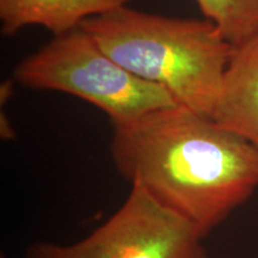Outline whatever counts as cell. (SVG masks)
<instances>
[{
	"label": "cell",
	"instance_id": "7",
	"mask_svg": "<svg viewBox=\"0 0 258 258\" xmlns=\"http://www.w3.org/2000/svg\"><path fill=\"white\" fill-rule=\"evenodd\" d=\"M233 47L258 36V0H194Z\"/></svg>",
	"mask_w": 258,
	"mask_h": 258
},
{
	"label": "cell",
	"instance_id": "5",
	"mask_svg": "<svg viewBox=\"0 0 258 258\" xmlns=\"http://www.w3.org/2000/svg\"><path fill=\"white\" fill-rule=\"evenodd\" d=\"M212 120L258 151V36L233 48Z\"/></svg>",
	"mask_w": 258,
	"mask_h": 258
},
{
	"label": "cell",
	"instance_id": "8",
	"mask_svg": "<svg viewBox=\"0 0 258 258\" xmlns=\"http://www.w3.org/2000/svg\"><path fill=\"white\" fill-rule=\"evenodd\" d=\"M2 258H4V257H2Z\"/></svg>",
	"mask_w": 258,
	"mask_h": 258
},
{
	"label": "cell",
	"instance_id": "6",
	"mask_svg": "<svg viewBox=\"0 0 258 258\" xmlns=\"http://www.w3.org/2000/svg\"><path fill=\"white\" fill-rule=\"evenodd\" d=\"M134 0H0L4 36L28 27H43L54 36L79 28L86 19L128 6Z\"/></svg>",
	"mask_w": 258,
	"mask_h": 258
},
{
	"label": "cell",
	"instance_id": "1",
	"mask_svg": "<svg viewBox=\"0 0 258 258\" xmlns=\"http://www.w3.org/2000/svg\"><path fill=\"white\" fill-rule=\"evenodd\" d=\"M117 172L194 226L203 238L258 188V151L180 104L112 125Z\"/></svg>",
	"mask_w": 258,
	"mask_h": 258
},
{
	"label": "cell",
	"instance_id": "2",
	"mask_svg": "<svg viewBox=\"0 0 258 258\" xmlns=\"http://www.w3.org/2000/svg\"><path fill=\"white\" fill-rule=\"evenodd\" d=\"M80 28L129 72L212 118L234 47L209 19L152 15L124 6L86 19Z\"/></svg>",
	"mask_w": 258,
	"mask_h": 258
},
{
	"label": "cell",
	"instance_id": "3",
	"mask_svg": "<svg viewBox=\"0 0 258 258\" xmlns=\"http://www.w3.org/2000/svg\"><path fill=\"white\" fill-rule=\"evenodd\" d=\"M14 78L24 88L78 97L104 112L111 125L178 104L169 90L116 62L80 27L56 35L22 60Z\"/></svg>",
	"mask_w": 258,
	"mask_h": 258
},
{
	"label": "cell",
	"instance_id": "4",
	"mask_svg": "<svg viewBox=\"0 0 258 258\" xmlns=\"http://www.w3.org/2000/svg\"><path fill=\"white\" fill-rule=\"evenodd\" d=\"M203 239L188 221L131 186L121 207L85 238L37 241L25 258H208Z\"/></svg>",
	"mask_w": 258,
	"mask_h": 258
}]
</instances>
